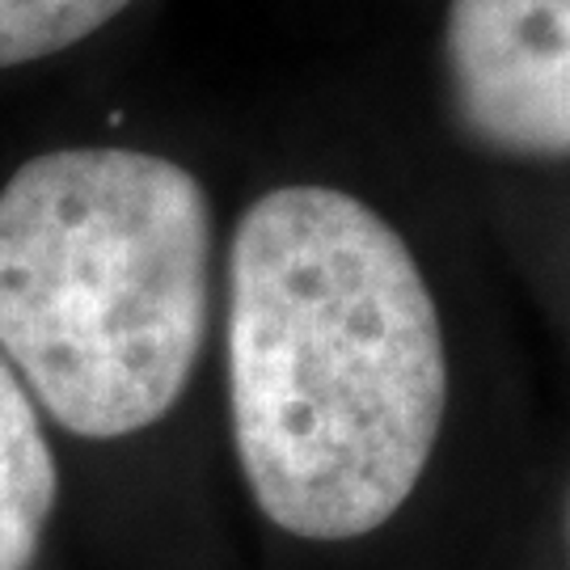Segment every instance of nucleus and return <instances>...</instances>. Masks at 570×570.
Segmentation results:
<instances>
[{"label":"nucleus","instance_id":"obj_2","mask_svg":"<svg viewBox=\"0 0 570 570\" xmlns=\"http://www.w3.org/2000/svg\"><path fill=\"white\" fill-rule=\"evenodd\" d=\"M212 207L178 161L60 148L0 186V355L81 440L178 406L204 351Z\"/></svg>","mask_w":570,"mask_h":570},{"label":"nucleus","instance_id":"obj_4","mask_svg":"<svg viewBox=\"0 0 570 570\" xmlns=\"http://www.w3.org/2000/svg\"><path fill=\"white\" fill-rule=\"evenodd\" d=\"M60 473L30 389L0 355V570H30L56 511Z\"/></svg>","mask_w":570,"mask_h":570},{"label":"nucleus","instance_id":"obj_1","mask_svg":"<svg viewBox=\"0 0 570 570\" xmlns=\"http://www.w3.org/2000/svg\"><path fill=\"white\" fill-rule=\"evenodd\" d=\"M228 410L254 503L305 541L389 524L428 469L449 355L402 233L330 186L254 199L228 254Z\"/></svg>","mask_w":570,"mask_h":570},{"label":"nucleus","instance_id":"obj_3","mask_svg":"<svg viewBox=\"0 0 570 570\" xmlns=\"http://www.w3.org/2000/svg\"><path fill=\"white\" fill-rule=\"evenodd\" d=\"M444 56L473 140L570 157V0H452Z\"/></svg>","mask_w":570,"mask_h":570},{"label":"nucleus","instance_id":"obj_5","mask_svg":"<svg viewBox=\"0 0 570 570\" xmlns=\"http://www.w3.org/2000/svg\"><path fill=\"white\" fill-rule=\"evenodd\" d=\"M131 0H0V68L60 56L98 35Z\"/></svg>","mask_w":570,"mask_h":570}]
</instances>
